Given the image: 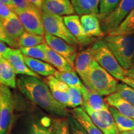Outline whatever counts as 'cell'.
Segmentation results:
<instances>
[{
	"mask_svg": "<svg viewBox=\"0 0 134 134\" xmlns=\"http://www.w3.org/2000/svg\"><path fill=\"white\" fill-rule=\"evenodd\" d=\"M70 113L83 126L88 134H103L81 107L73 108L70 110Z\"/></svg>",
	"mask_w": 134,
	"mask_h": 134,
	"instance_id": "obj_21",
	"label": "cell"
},
{
	"mask_svg": "<svg viewBox=\"0 0 134 134\" xmlns=\"http://www.w3.org/2000/svg\"><path fill=\"white\" fill-rule=\"evenodd\" d=\"M109 109L113 115L119 132L134 130V119L122 115L118 111V110L114 107L109 106Z\"/></svg>",
	"mask_w": 134,
	"mask_h": 134,
	"instance_id": "obj_27",
	"label": "cell"
},
{
	"mask_svg": "<svg viewBox=\"0 0 134 134\" xmlns=\"http://www.w3.org/2000/svg\"><path fill=\"white\" fill-rule=\"evenodd\" d=\"M90 48L94 60L115 79L122 81L127 76V70L120 66L104 40H98L92 44Z\"/></svg>",
	"mask_w": 134,
	"mask_h": 134,
	"instance_id": "obj_4",
	"label": "cell"
},
{
	"mask_svg": "<svg viewBox=\"0 0 134 134\" xmlns=\"http://www.w3.org/2000/svg\"><path fill=\"white\" fill-rule=\"evenodd\" d=\"M52 128L53 134H70L66 117L52 119Z\"/></svg>",
	"mask_w": 134,
	"mask_h": 134,
	"instance_id": "obj_33",
	"label": "cell"
},
{
	"mask_svg": "<svg viewBox=\"0 0 134 134\" xmlns=\"http://www.w3.org/2000/svg\"><path fill=\"white\" fill-rule=\"evenodd\" d=\"M4 58L8 60L16 74L41 78L40 75L32 71L26 64L24 55L23 54L20 49L9 48L4 55Z\"/></svg>",
	"mask_w": 134,
	"mask_h": 134,
	"instance_id": "obj_12",
	"label": "cell"
},
{
	"mask_svg": "<svg viewBox=\"0 0 134 134\" xmlns=\"http://www.w3.org/2000/svg\"><path fill=\"white\" fill-rule=\"evenodd\" d=\"M16 73L8 60L0 59V84L8 88H16L17 81Z\"/></svg>",
	"mask_w": 134,
	"mask_h": 134,
	"instance_id": "obj_23",
	"label": "cell"
},
{
	"mask_svg": "<svg viewBox=\"0 0 134 134\" xmlns=\"http://www.w3.org/2000/svg\"><path fill=\"white\" fill-rule=\"evenodd\" d=\"M24 61L30 69L38 75L46 77L54 76L57 71L52 65L42 60L24 56Z\"/></svg>",
	"mask_w": 134,
	"mask_h": 134,
	"instance_id": "obj_22",
	"label": "cell"
},
{
	"mask_svg": "<svg viewBox=\"0 0 134 134\" xmlns=\"http://www.w3.org/2000/svg\"><path fill=\"white\" fill-rule=\"evenodd\" d=\"M24 134H53L52 119L43 117L40 119L34 120L29 125Z\"/></svg>",
	"mask_w": 134,
	"mask_h": 134,
	"instance_id": "obj_24",
	"label": "cell"
},
{
	"mask_svg": "<svg viewBox=\"0 0 134 134\" xmlns=\"http://www.w3.org/2000/svg\"><path fill=\"white\" fill-rule=\"evenodd\" d=\"M80 21L84 32L86 36L95 38L97 40L103 39L105 35L101 29L98 14L83 15L80 17Z\"/></svg>",
	"mask_w": 134,
	"mask_h": 134,
	"instance_id": "obj_16",
	"label": "cell"
},
{
	"mask_svg": "<svg viewBox=\"0 0 134 134\" xmlns=\"http://www.w3.org/2000/svg\"><path fill=\"white\" fill-rule=\"evenodd\" d=\"M134 66V57H133V62H132V67Z\"/></svg>",
	"mask_w": 134,
	"mask_h": 134,
	"instance_id": "obj_45",
	"label": "cell"
},
{
	"mask_svg": "<svg viewBox=\"0 0 134 134\" xmlns=\"http://www.w3.org/2000/svg\"><path fill=\"white\" fill-rule=\"evenodd\" d=\"M134 8V0H121L110 14L100 21V26L104 35L114 31L121 24Z\"/></svg>",
	"mask_w": 134,
	"mask_h": 134,
	"instance_id": "obj_7",
	"label": "cell"
},
{
	"mask_svg": "<svg viewBox=\"0 0 134 134\" xmlns=\"http://www.w3.org/2000/svg\"><path fill=\"white\" fill-rule=\"evenodd\" d=\"M40 46L46 53L50 64L56 68L58 71H71L74 70V68L66 61L65 58L53 51L46 43L40 45Z\"/></svg>",
	"mask_w": 134,
	"mask_h": 134,
	"instance_id": "obj_18",
	"label": "cell"
},
{
	"mask_svg": "<svg viewBox=\"0 0 134 134\" xmlns=\"http://www.w3.org/2000/svg\"><path fill=\"white\" fill-rule=\"evenodd\" d=\"M117 93L124 99L134 106V90L125 83H119Z\"/></svg>",
	"mask_w": 134,
	"mask_h": 134,
	"instance_id": "obj_32",
	"label": "cell"
},
{
	"mask_svg": "<svg viewBox=\"0 0 134 134\" xmlns=\"http://www.w3.org/2000/svg\"><path fill=\"white\" fill-rule=\"evenodd\" d=\"M14 14V13L11 9V8L4 3L0 2V21L9 19Z\"/></svg>",
	"mask_w": 134,
	"mask_h": 134,
	"instance_id": "obj_36",
	"label": "cell"
},
{
	"mask_svg": "<svg viewBox=\"0 0 134 134\" xmlns=\"http://www.w3.org/2000/svg\"><path fill=\"white\" fill-rule=\"evenodd\" d=\"M9 48V47H8L6 46V43L4 42L0 41V59L4 58V55Z\"/></svg>",
	"mask_w": 134,
	"mask_h": 134,
	"instance_id": "obj_38",
	"label": "cell"
},
{
	"mask_svg": "<svg viewBox=\"0 0 134 134\" xmlns=\"http://www.w3.org/2000/svg\"><path fill=\"white\" fill-rule=\"evenodd\" d=\"M45 37L34 34L25 31L19 40L20 47H32L46 43Z\"/></svg>",
	"mask_w": 134,
	"mask_h": 134,
	"instance_id": "obj_29",
	"label": "cell"
},
{
	"mask_svg": "<svg viewBox=\"0 0 134 134\" xmlns=\"http://www.w3.org/2000/svg\"><path fill=\"white\" fill-rule=\"evenodd\" d=\"M85 86L90 91L100 96H109L117 91V79L104 69L94 58L86 76L82 78Z\"/></svg>",
	"mask_w": 134,
	"mask_h": 134,
	"instance_id": "obj_2",
	"label": "cell"
},
{
	"mask_svg": "<svg viewBox=\"0 0 134 134\" xmlns=\"http://www.w3.org/2000/svg\"><path fill=\"white\" fill-rule=\"evenodd\" d=\"M21 93L32 103L56 117L65 118L69 114L67 107L53 98L48 85L41 78L22 75L17 80Z\"/></svg>",
	"mask_w": 134,
	"mask_h": 134,
	"instance_id": "obj_1",
	"label": "cell"
},
{
	"mask_svg": "<svg viewBox=\"0 0 134 134\" xmlns=\"http://www.w3.org/2000/svg\"><path fill=\"white\" fill-rule=\"evenodd\" d=\"M68 94L70 97L71 108H78L80 105H83V97L81 93L78 90L69 86Z\"/></svg>",
	"mask_w": 134,
	"mask_h": 134,
	"instance_id": "obj_35",
	"label": "cell"
},
{
	"mask_svg": "<svg viewBox=\"0 0 134 134\" xmlns=\"http://www.w3.org/2000/svg\"><path fill=\"white\" fill-rule=\"evenodd\" d=\"M12 11L19 18L26 31L38 36H44L41 9L36 7L29 9L19 10L15 8Z\"/></svg>",
	"mask_w": 134,
	"mask_h": 134,
	"instance_id": "obj_8",
	"label": "cell"
},
{
	"mask_svg": "<svg viewBox=\"0 0 134 134\" xmlns=\"http://www.w3.org/2000/svg\"><path fill=\"white\" fill-rule=\"evenodd\" d=\"M46 42L53 51L60 54L74 68V63L78 55L77 47L71 46L62 38L45 32Z\"/></svg>",
	"mask_w": 134,
	"mask_h": 134,
	"instance_id": "obj_10",
	"label": "cell"
},
{
	"mask_svg": "<svg viewBox=\"0 0 134 134\" xmlns=\"http://www.w3.org/2000/svg\"><path fill=\"white\" fill-rule=\"evenodd\" d=\"M45 81L49 87L53 98L62 104L71 108L70 97L68 94L69 86L54 76L46 77Z\"/></svg>",
	"mask_w": 134,
	"mask_h": 134,
	"instance_id": "obj_14",
	"label": "cell"
},
{
	"mask_svg": "<svg viewBox=\"0 0 134 134\" xmlns=\"http://www.w3.org/2000/svg\"><path fill=\"white\" fill-rule=\"evenodd\" d=\"M127 76L129 77V78H134V66L132 67L130 69L127 70Z\"/></svg>",
	"mask_w": 134,
	"mask_h": 134,
	"instance_id": "obj_43",
	"label": "cell"
},
{
	"mask_svg": "<svg viewBox=\"0 0 134 134\" xmlns=\"http://www.w3.org/2000/svg\"><path fill=\"white\" fill-rule=\"evenodd\" d=\"M41 11L60 16H70L75 13L70 0H43Z\"/></svg>",
	"mask_w": 134,
	"mask_h": 134,
	"instance_id": "obj_15",
	"label": "cell"
},
{
	"mask_svg": "<svg viewBox=\"0 0 134 134\" xmlns=\"http://www.w3.org/2000/svg\"><path fill=\"white\" fill-rule=\"evenodd\" d=\"M122 81L124 83L126 84V85H129V86L131 87L134 90V78H129V77L125 76L123 79L122 80Z\"/></svg>",
	"mask_w": 134,
	"mask_h": 134,
	"instance_id": "obj_40",
	"label": "cell"
},
{
	"mask_svg": "<svg viewBox=\"0 0 134 134\" xmlns=\"http://www.w3.org/2000/svg\"><path fill=\"white\" fill-rule=\"evenodd\" d=\"M63 18L66 27L78 42L79 46H88L98 41L96 38L90 37L85 34L82 27L80 18L78 15L63 16Z\"/></svg>",
	"mask_w": 134,
	"mask_h": 134,
	"instance_id": "obj_13",
	"label": "cell"
},
{
	"mask_svg": "<svg viewBox=\"0 0 134 134\" xmlns=\"http://www.w3.org/2000/svg\"><path fill=\"white\" fill-rule=\"evenodd\" d=\"M54 76L58 80L65 83L68 86L78 90L81 93L86 88L85 85L82 83L75 70L63 72L57 71Z\"/></svg>",
	"mask_w": 134,
	"mask_h": 134,
	"instance_id": "obj_26",
	"label": "cell"
},
{
	"mask_svg": "<svg viewBox=\"0 0 134 134\" xmlns=\"http://www.w3.org/2000/svg\"><path fill=\"white\" fill-rule=\"evenodd\" d=\"M83 97V108L90 109L93 111L99 110L109 108V104L105 100L102 98V96L93 93L88 90L85 89L81 93Z\"/></svg>",
	"mask_w": 134,
	"mask_h": 134,
	"instance_id": "obj_17",
	"label": "cell"
},
{
	"mask_svg": "<svg viewBox=\"0 0 134 134\" xmlns=\"http://www.w3.org/2000/svg\"><path fill=\"white\" fill-rule=\"evenodd\" d=\"M121 0H99L98 17L100 21L114 10Z\"/></svg>",
	"mask_w": 134,
	"mask_h": 134,
	"instance_id": "obj_30",
	"label": "cell"
},
{
	"mask_svg": "<svg viewBox=\"0 0 134 134\" xmlns=\"http://www.w3.org/2000/svg\"><path fill=\"white\" fill-rule=\"evenodd\" d=\"M104 40L120 66L125 70L130 69L134 57V34L107 36Z\"/></svg>",
	"mask_w": 134,
	"mask_h": 134,
	"instance_id": "obj_3",
	"label": "cell"
},
{
	"mask_svg": "<svg viewBox=\"0 0 134 134\" xmlns=\"http://www.w3.org/2000/svg\"><path fill=\"white\" fill-rule=\"evenodd\" d=\"M9 42V46L13 48L19 47V40L25 29L18 16L15 14L11 18L0 21Z\"/></svg>",
	"mask_w": 134,
	"mask_h": 134,
	"instance_id": "obj_11",
	"label": "cell"
},
{
	"mask_svg": "<svg viewBox=\"0 0 134 134\" xmlns=\"http://www.w3.org/2000/svg\"><path fill=\"white\" fill-rule=\"evenodd\" d=\"M134 34V8L116 29L109 34L108 36H129Z\"/></svg>",
	"mask_w": 134,
	"mask_h": 134,
	"instance_id": "obj_28",
	"label": "cell"
},
{
	"mask_svg": "<svg viewBox=\"0 0 134 134\" xmlns=\"http://www.w3.org/2000/svg\"><path fill=\"white\" fill-rule=\"evenodd\" d=\"M105 100L109 105L115 108L122 115L134 119V106L122 98L117 92L108 96Z\"/></svg>",
	"mask_w": 134,
	"mask_h": 134,
	"instance_id": "obj_19",
	"label": "cell"
},
{
	"mask_svg": "<svg viewBox=\"0 0 134 134\" xmlns=\"http://www.w3.org/2000/svg\"><path fill=\"white\" fill-rule=\"evenodd\" d=\"M0 2L4 3V4L8 6L9 8H11V10H13V9H14V8H16L11 0H0Z\"/></svg>",
	"mask_w": 134,
	"mask_h": 134,
	"instance_id": "obj_42",
	"label": "cell"
},
{
	"mask_svg": "<svg viewBox=\"0 0 134 134\" xmlns=\"http://www.w3.org/2000/svg\"><path fill=\"white\" fill-rule=\"evenodd\" d=\"M14 119V99L7 86L0 84V134H9Z\"/></svg>",
	"mask_w": 134,
	"mask_h": 134,
	"instance_id": "obj_6",
	"label": "cell"
},
{
	"mask_svg": "<svg viewBox=\"0 0 134 134\" xmlns=\"http://www.w3.org/2000/svg\"><path fill=\"white\" fill-rule=\"evenodd\" d=\"M119 134H134V130H130V131H127V132H120Z\"/></svg>",
	"mask_w": 134,
	"mask_h": 134,
	"instance_id": "obj_44",
	"label": "cell"
},
{
	"mask_svg": "<svg viewBox=\"0 0 134 134\" xmlns=\"http://www.w3.org/2000/svg\"><path fill=\"white\" fill-rule=\"evenodd\" d=\"M75 13L80 16L99 14V0H70Z\"/></svg>",
	"mask_w": 134,
	"mask_h": 134,
	"instance_id": "obj_25",
	"label": "cell"
},
{
	"mask_svg": "<svg viewBox=\"0 0 134 134\" xmlns=\"http://www.w3.org/2000/svg\"><path fill=\"white\" fill-rule=\"evenodd\" d=\"M28 1L39 9H42L43 0H28Z\"/></svg>",
	"mask_w": 134,
	"mask_h": 134,
	"instance_id": "obj_41",
	"label": "cell"
},
{
	"mask_svg": "<svg viewBox=\"0 0 134 134\" xmlns=\"http://www.w3.org/2000/svg\"><path fill=\"white\" fill-rule=\"evenodd\" d=\"M93 60L90 47L81 50L78 53L74 63V69L81 79L88 73Z\"/></svg>",
	"mask_w": 134,
	"mask_h": 134,
	"instance_id": "obj_20",
	"label": "cell"
},
{
	"mask_svg": "<svg viewBox=\"0 0 134 134\" xmlns=\"http://www.w3.org/2000/svg\"><path fill=\"white\" fill-rule=\"evenodd\" d=\"M45 32L60 38L71 46H78L79 43L66 27L63 17L42 11Z\"/></svg>",
	"mask_w": 134,
	"mask_h": 134,
	"instance_id": "obj_5",
	"label": "cell"
},
{
	"mask_svg": "<svg viewBox=\"0 0 134 134\" xmlns=\"http://www.w3.org/2000/svg\"><path fill=\"white\" fill-rule=\"evenodd\" d=\"M70 134H88L83 126L77 121L71 113L66 117Z\"/></svg>",
	"mask_w": 134,
	"mask_h": 134,
	"instance_id": "obj_34",
	"label": "cell"
},
{
	"mask_svg": "<svg viewBox=\"0 0 134 134\" xmlns=\"http://www.w3.org/2000/svg\"><path fill=\"white\" fill-rule=\"evenodd\" d=\"M15 7L19 10H26L36 8L28 0H11ZM37 8V7H36Z\"/></svg>",
	"mask_w": 134,
	"mask_h": 134,
	"instance_id": "obj_37",
	"label": "cell"
},
{
	"mask_svg": "<svg viewBox=\"0 0 134 134\" xmlns=\"http://www.w3.org/2000/svg\"><path fill=\"white\" fill-rule=\"evenodd\" d=\"M19 49L24 56L42 60L45 62L49 63L46 53L41 47L40 45L36 47H20Z\"/></svg>",
	"mask_w": 134,
	"mask_h": 134,
	"instance_id": "obj_31",
	"label": "cell"
},
{
	"mask_svg": "<svg viewBox=\"0 0 134 134\" xmlns=\"http://www.w3.org/2000/svg\"><path fill=\"white\" fill-rule=\"evenodd\" d=\"M0 41L4 42L7 44H9V42H8L7 37L6 36V34H5L1 22H0Z\"/></svg>",
	"mask_w": 134,
	"mask_h": 134,
	"instance_id": "obj_39",
	"label": "cell"
},
{
	"mask_svg": "<svg viewBox=\"0 0 134 134\" xmlns=\"http://www.w3.org/2000/svg\"><path fill=\"white\" fill-rule=\"evenodd\" d=\"M83 109L103 134H119L120 132L109 109H105L99 111H93L88 108Z\"/></svg>",
	"mask_w": 134,
	"mask_h": 134,
	"instance_id": "obj_9",
	"label": "cell"
}]
</instances>
